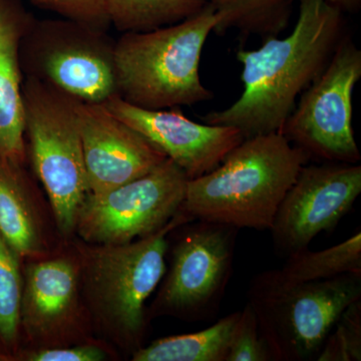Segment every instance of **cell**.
Listing matches in <instances>:
<instances>
[{
  "mask_svg": "<svg viewBox=\"0 0 361 361\" xmlns=\"http://www.w3.org/2000/svg\"><path fill=\"white\" fill-rule=\"evenodd\" d=\"M290 35L270 37L257 49H238L243 92L231 106L201 116L208 125L239 130L244 139L279 133L297 99L322 75L343 39L341 9L326 0H297Z\"/></svg>",
  "mask_w": 361,
  "mask_h": 361,
  "instance_id": "obj_1",
  "label": "cell"
},
{
  "mask_svg": "<svg viewBox=\"0 0 361 361\" xmlns=\"http://www.w3.org/2000/svg\"><path fill=\"white\" fill-rule=\"evenodd\" d=\"M192 220L180 210L160 231L118 245L73 238L80 292L94 336L116 348L123 360L146 345L152 323L147 301L167 269L169 234Z\"/></svg>",
  "mask_w": 361,
  "mask_h": 361,
  "instance_id": "obj_2",
  "label": "cell"
},
{
  "mask_svg": "<svg viewBox=\"0 0 361 361\" xmlns=\"http://www.w3.org/2000/svg\"><path fill=\"white\" fill-rule=\"evenodd\" d=\"M310 160L281 133L247 137L217 168L188 180L180 210L194 220L270 230L280 203Z\"/></svg>",
  "mask_w": 361,
  "mask_h": 361,
  "instance_id": "obj_3",
  "label": "cell"
},
{
  "mask_svg": "<svg viewBox=\"0 0 361 361\" xmlns=\"http://www.w3.org/2000/svg\"><path fill=\"white\" fill-rule=\"evenodd\" d=\"M220 18L207 4L191 18L116 40V87L121 99L146 110L192 106L213 99L200 78L202 51Z\"/></svg>",
  "mask_w": 361,
  "mask_h": 361,
  "instance_id": "obj_4",
  "label": "cell"
},
{
  "mask_svg": "<svg viewBox=\"0 0 361 361\" xmlns=\"http://www.w3.org/2000/svg\"><path fill=\"white\" fill-rule=\"evenodd\" d=\"M80 102L35 78L23 82L27 165L51 201L61 234L75 236L78 213L90 194L80 135Z\"/></svg>",
  "mask_w": 361,
  "mask_h": 361,
  "instance_id": "obj_5",
  "label": "cell"
},
{
  "mask_svg": "<svg viewBox=\"0 0 361 361\" xmlns=\"http://www.w3.org/2000/svg\"><path fill=\"white\" fill-rule=\"evenodd\" d=\"M360 299L361 273L289 284L267 270L251 280L247 292L273 361L317 360L342 312Z\"/></svg>",
  "mask_w": 361,
  "mask_h": 361,
  "instance_id": "obj_6",
  "label": "cell"
},
{
  "mask_svg": "<svg viewBox=\"0 0 361 361\" xmlns=\"http://www.w3.org/2000/svg\"><path fill=\"white\" fill-rule=\"evenodd\" d=\"M239 229L195 219L169 234V266L148 318L208 322L219 312L231 279Z\"/></svg>",
  "mask_w": 361,
  "mask_h": 361,
  "instance_id": "obj_7",
  "label": "cell"
},
{
  "mask_svg": "<svg viewBox=\"0 0 361 361\" xmlns=\"http://www.w3.org/2000/svg\"><path fill=\"white\" fill-rule=\"evenodd\" d=\"M115 45L106 30L63 18L35 20L21 42L23 77L103 104L118 96Z\"/></svg>",
  "mask_w": 361,
  "mask_h": 361,
  "instance_id": "obj_8",
  "label": "cell"
},
{
  "mask_svg": "<svg viewBox=\"0 0 361 361\" xmlns=\"http://www.w3.org/2000/svg\"><path fill=\"white\" fill-rule=\"evenodd\" d=\"M20 334V353L99 341L80 292L73 239L51 255L23 259Z\"/></svg>",
  "mask_w": 361,
  "mask_h": 361,
  "instance_id": "obj_9",
  "label": "cell"
},
{
  "mask_svg": "<svg viewBox=\"0 0 361 361\" xmlns=\"http://www.w3.org/2000/svg\"><path fill=\"white\" fill-rule=\"evenodd\" d=\"M361 78V51L345 35L326 68L296 102L279 133L310 159L358 164L353 96Z\"/></svg>",
  "mask_w": 361,
  "mask_h": 361,
  "instance_id": "obj_10",
  "label": "cell"
},
{
  "mask_svg": "<svg viewBox=\"0 0 361 361\" xmlns=\"http://www.w3.org/2000/svg\"><path fill=\"white\" fill-rule=\"evenodd\" d=\"M189 179L167 158L148 174L106 193L87 195L75 236L87 243L118 245L145 238L179 212Z\"/></svg>",
  "mask_w": 361,
  "mask_h": 361,
  "instance_id": "obj_11",
  "label": "cell"
},
{
  "mask_svg": "<svg viewBox=\"0 0 361 361\" xmlns=\"http://www.w3.org/2000/svg\"><path fill=\"white\" fill-rule=\"evenodd\" d=\"M360 193V164L304 165L269 230L277 255L287 258L306 250L318 234L334 230Z\"/></svg>",
  "mask_w": 361,
  "mask_h": 361,
  "instance_id": "obj_12",
  "label": "cell"
},
{
  "mask_svg": "<svg viewBox=\"0 0 361 361\" xmlns=\"http://www.w3.org/2000/svg\"><path fill=\"white\" fill-rule=\"evenodd\" d=\"M111 114L160 149L188 179L211 172L243 141L239 130L190 120L180 108L146 110L116 96L103 104Z\"/></svg>",
  "mask_w": 361,
  "mask_h": 361,
  "instance_id": "obj_13",
  "label": "cell"
},
{
  "mask_svg": "<svg viewBox=\"0 0 361 361\" xmlns=\"http://www.w3.org/2000/svg\"><path fill=\"white\" fill-rule=\"evenodd\" d=\"M90 194L106 193L148 174L167 159L139 132L104 108L78 104Z\"/></svg>",
  "mask_w": 361,
  "mask_h": 361,
  "instance_id": "obj_14",
  "label": "cell"
},
{
  "mask_svg": "<svg viewBox=\"0 0 361 361\" xmlns=\"http://www.w3.org/2000/svg\"><path fill=\"white\" fill-rule=\"evenodd\" d=\"M0 232L23 259L51 255L68 241L59 230L44 188L27 164L2 153Z\"/></svg>",
  "mask_w": 361,
  "mask_h": 361,
  "instance_id": "obj_15",
  "label": "cell"
},
{
  "mask_svg": "<svg viewBox=\"0 0 361 361\" xmlns=\"http://www.w3.org/2000/svg\"><path fill=\"white\" fill-rule=\"evenodd\" d=\"M37 18L21 0H0V153L27 164L20 47Z\"/></svg>",
  "mask_w": 361,
  "mask_h": 361,
  "instance_id": "obj_16",
  "label": "cell"
},
{
  "mask_svg": "<svg viewBox=\"0 0 361 361\" xmlns=\"http://www.w3.org/2000/svg\"><path fill=\"white\" fill-rule=\"evenodd\" d=\"M240 311L194 334L163 337L142 346L132 361H226Z\"/></svg>",
  "mask_w": 361,
  "mask_h": 361,
  "instance_id": "obj_17",
  "label": "cell"
},
{
  "mask_svg": "<svg viewBox=\"0 0 361 361\" xmlns=\"http://www.w3.org/2000/svg\"><path fill=\"white\" fill-rule=\"evenodd\" d=\"M219 16L215 32L235 30L242 40L277 37L288 26L297 0H208Z\"/></svg>",
  "mask_w": 361,
  "mask_h": 361,
  "instance_id": "obj_18",
  "label": "cell"
},
{
  "mask_svg": "<svg viewBox=\"0 0 361 361\" xmlns=\"http://www.w3.org/2000/svg\"><path fill=\"white\" fill-rule=\"evenodd\" d=\"M273 274L284 283L318 281L348 273H361V233L322 251L306 250L288 256Z\"/></svg>",
  "mask_w": 361,
  "mask_h": 361,
  "instance_id": "obj_19",
  "label": "cell"
},
{
  "mask_svg": "<svg viewBox=\"0 0 361 361\" xmlns=\"http://www.w3.org/2000/svg\"><path fill=\"white\" fill-rule=\"evenodd\" d=\"M208 0H106L111 25L122 33L146 32L198 13Z\"/></svg>",
  "mask_w": 361,
  "mask_h": 361,
  "instance_id": "obj_20",
  "label": "cell"
},
{
  "mask_svg": "<svg viewBox=\"0 0 361 361\" xmlns=\"http://www.w3.org/2000/svg\"><path fill=\"white\" fill-rule=\"evenodd\" d=\"M23 258L0 232V358L16 361L20 351Z\"/></svg>",
  "mask_w": 361,
  "mask_h": 361,
  "instance_id": "obj_21",
  "label": "cell"
},
{
  "mask_svg": "<svg viewBox=\"0 0 361 361\" xmlns=\"http://www.w3.org/2000/svg\"><path fill=\"white\" fill-rule=\"evenodd\" d=\"M317 361L361 360V299L348 306L330 330Z\"/></svg>",
  "mask_w": 361,
  "mask_h": 361,
  "instance_id": "obj_22",
  "label": "cell"
},
{
  "mask_svg": "<svg viewBox=\"0 0 361 361\" xmlns=\"http://www.w3.org/2000/svg\"><path fill=\"white\" fill-rule=\"evenodd\" d=\"M226 361H273L257 317L248 303L240 311L235 323Z\"/></svg>",
  "mask_w": 361,
  "mask_h": 361,
  "instance_id": "obj_23",
  "label": "cell"
},
{
  "mask_svg": "<svg viewBox=\"0 0 361 361\" xmlns=\"http://www.w3.org/2000/svg\"><path fill=\"white\" fill-rule=\"evenodd\" d=\"M40 9L66 20L106 30L111 23L106 0H30Z\"/></svg>",
  "mask_w": 361,
  "mask_h": 361,
  "instance_id": "obj_24",
  "label": "cell"
},
{
  "mask_svg": "<svg viewBox=\"0 0 361 361\" xmlns=\"http://www.w3.org/2000/svg\"><path fill=\"white\" fill-rule=\"evenodd\" d=\"M123 360L116 348L102 341L85 342L66 348L23 351L16 361H118Z\"/></svg>",
  "mask_w": 361,
  "mask_h": 361,
  "instance_id": "obj_25",
  "label": "cell"
},
{
  "mask_svg": "<svg viewBox=\"0 0 361 361\" xmlns=\"http://www.w3.org/2000/svg\"><path fill=\"white\" fill-rule=\"evenodd\" d=\"M326 1L341 9L342 13L357 11L361 4V0H326Z\"/></svg>",
  "mask_w": 361,
  "mask_h": 361,
  "instance_id": "obj_26",
  "label": "cell"
},
{
  "mask_svg": "<svg viewBox=\"0 0 361 361\" xmlns=\"http://www.w3.org/2000/svg\"><path fill=\"white\" fill-rule=\"evenodd\" d=\"M0 361H2V360H1V358H0Z\"/></svg>",
  "mask_w": 361,
  "mask_h": 361,
  "instance_id": "obj_27",
  "label": "cell"
}]
</instances>
